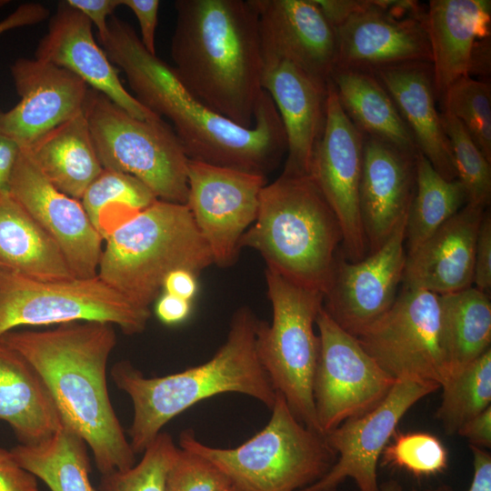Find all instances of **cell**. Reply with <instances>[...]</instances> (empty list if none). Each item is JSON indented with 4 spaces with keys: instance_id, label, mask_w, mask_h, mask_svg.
Instances as JSON below:
<instances>
[{
    "instance_id": "obj_1",
    "label": "cell",
    "mask_w": 491,
    "mask_h": 491,
    "mask_svg": "<svg viewBox=\"0 0 491 491\" xmlns=\"http://www.w3.org/2000/svg\"><path fill=\"white\" fill-rule=\"evenodd\" d=\"M98 39L111 63L125 74L134 96L171 122L189 159L266 175L286 154L285 129L266 91L254 126L242 127L191 95L172 67L150 54L124 20L111 15L106 34Z\"/></svg>"
},
{
    "instance_id": "obj_2",
    "label": "cell",
    "mask_w": 491,
    "mask_h": 491,
    "mask_svg": "<svg viewBox=\"0 0 491 491\" xmlns=\"http://www.w3.org/2000/svg\"><path fill=\"white\" fill-rule=\"evenodd\" d=\"M0 340L40 375L63 425L85 441L101 475L135 464L107 388V361L116 344L113 325L68 323L44 331H9Z\"/></svg>"
},
{
    "instance_id": "obj_3",
    "label": "cell",
    "mask_w": 491,
    "mask_h": 491,
    "mask_svg": "<svg viewBox=\"0 0 491 491\" xmlns=\"http://www.w3.org/2000/svg\"><path fill=\"white\" fill-rule=\"evenodd\" d=\"M172 70L212 112L254 126L264 93V56L253 0H176Z\"/></svg>"
},
{
    "instance_id": "obj_4",
    "label": "cell",
    "mask_w": 491,
    "mask_h": 491,
    "mask_svg": "<svg viewBox=\"0 0 491 491\" xmlns=\"http://www.w3.org/2000/svg\"><path fill=\"white\" fill-rule=\"evenodd\" d=\"M258 320L248 307L239 308L225 342L212 358L177 373L147 377L128 361L115 364L112 379L133 404L128 435L135 455L143 453L171 419L214 396L243 394L271 410L276 392L257 357Z\"/></svg>"
},
{
    "instance_id": "obj_5",
    "label": "cell",
    "mask_w": 491,
    "mask_h": 491,
    "mask_svg": "<svg viewBox=\"0 0 491 491\" xmlns=\"http://www.w3.org/2000/svg\"><path fill=\"white\" fill-rule=\"evenodd\" d=\"M340 245L339 222L310 175L282 174L266 185L256 218L240 241L263 256L266 268L323 294Z\"/></svg>"
},
{
    "instance_id": "obj_6",
    "label": "cell",
    "mask_w": 491,
    "mask_h": 491,
    "mask_svg": "<svg viewBox=\"0 0 491 491\" xmlns=\"http://www.w3.org/2000/svg\"><path fill=\"white\" fill-rule=\"evenodd\" d=\"M97 276L133 305L150 309L165 276L214 264L186 205L156 199L105 237Z\"/></svg>"
},
{
    "instance_id": "obj_7",
    "label": "cell",
    "mask_w": 491,
    "mask_h": 491,
    "mask_svg": "<svg viewBox=\"0 0 491 491\" xmlns=\"http://www.w3.org/2000/svg\"><path fill=\"white\" fill-rule=\"evenodd\" d=\"M266 426L240 446H207L190 430L181 433L179 447L196 453L247 491H301L321 479L337 455L325 435L303 425L276 392Z\"/></svg>"
},
{
    "instance_id": "obj_8",
    "label": "cell",
    "mask_w": 491,
    "mask_h": 491,
    "mask_svg": "<svg viewBox=\"0 0 491 491\" xmlns=\"http://www.w3.org/2000/svg\"><path fill=\"white\" fill-rule=\"evenodd\" d=\"M265 275L272 322L258 320L257 357L275 391L284 396L294 416L320 433L313 381L320 351L315 326L324 294L293 283L268 268Z\"/></svg>"
},
{
    "instance_id": "obj_9",
    "label": "cell",
    "mask_w": 491,
    "mask_h": 491,
    "mask_svg": "<svg viewBox=\"0 0 491 491\" xmlns=\"http://www.w3.org/2000/svg\"><path fill=\"white\" fill-rule=\"evenodd\" d=\"M84 113L104 169L135 177L159 200L186 205L189 158L167 122L136 118L94 89Z\"/></svg>"
},
{
    "instance_id": "obj_10",
    "label": "cell",
    "mask_w": 491,
    "mask_h": 491,
    "mask_svg": "<svg viewBox=\"0 0 491 491\" xmlns=\"http://www.w3.org/2000/svg\"><path fill=\"white\" fill-rule=\"evenodd\" d=\"M150 316L97 276L38 280L0 270V336L22 326L75 322L107 323L134 335L145 330Z\"/></svg>"
},
{
    "instance_id": "obj_11",
    "label": "cell",
    "mask_w": 491,
    "mask_h": 491,
    "mask_svg": "<svg viewBox=\"0 0 491 491\" xmlns=\"http://www.w3.org/2000/svg\"><path fill=\"white\" fill-rule=\"evenodd\" d=\"M316 326L320 351L313 381V398L319 431L326 436L344 421L377 406L396 380L323 307Z\"/></svg>"
},
{
    "instance_id": "obj_12",
    "label": "cell",
    "mask_w": 491,
    "mask_h": 491,
    "mask_svg": "<svg viewBox=\"0 0 491 491\" xmlns=\"http://www.w3.org/2000/svg\"><path fill=\"white\" fill-rule=\"evenodd\" d=\"M356 339L396 380L441 387L446 379L439 295L402 286L389 310Z\"/></svg>"
},
{
    "instance_id": "obj_13",
    "label": "cell",
    "mask_w": 491,
    "mask_h": 491,
    "mask_svg": "<svg viewBox=\"0 0 491 491\" xmlns=\"http://www.w3.org/2000/svg\"><path fill=\"white\" fill-rule=\"evenodd\" d=\"M188 206L214 264L231 266L255 222L266 175L189 159Z\"/></svg>"
},
{
    "instance_id": "obj_14",
    "label": "cell",
    "mask_w": 491,
    "mask_h": 491,
    "mask_svg": "<svg viewBox=\"0 0 491 491\" xmlns=\"http://www.w3.org/2000/svg\"><path fill=\"white\" fill-rule=\"evenodd\" d=\"M439 388L429 382L396 380L377 406L326 435L336 460L321 479L301 491H336L348 478L358 491H376L378 462L398 423L414 405Z\"/></svg>"
},
{
    "instance_id": "obj_15",
    "label": "cell",
    "mask_w": 491,
    "mask_h": 491,
    "mask_svg": "<svg viewBox=\"0 0 491 491\" xmlns=\"http://www.w3.org/2000/svg\"><path fill=\"white\" fill-rule=\"evenodd\" d=\"M363 147L364 135L346 115L330 81L325 129L314 151L310 175L339 222L342 255L350 262L365 258L368 251L359 209Z\"/></svg>"
},
{
    "instance_id": "obj_16",
    "label": "cell",
    "mask_w": 491,
    "mask_h": 491,
    "mask_svg": "<svg viewBox=\"0 0 491 491\" xmlns=\"http://www.w3.org/2000/svg\"><path fill=\"white\" fill-rule=\"evenodd\" d=\"M407 215L386 241L365 258L350 262L338 253L323 308L345 331L357 337L392 306L403 280Z\"/></svg>"
},
{
    "instance_id": "obj_17",
    "label": "cell",
    "mask_w": 491,
    "mask_h": 491,
    "mask_svg": "<svg viewBox=\"0 0 491 491\" xmlns=\"http://www.w3.org/2000/svg\"><path fill=\"white\" fill-rule=\"evenodd\" d=\"M8 192L55 243L74 277L97 276L102 235L80 200L55 188L26 148H20Z\"/></svg>"
},
{
    "instance_id": "obj_18",
    "label": "cell",
    "mask_w": 491,
    "mask_h": 491,
    "mask_svg": "<svg viewBox=\"0 0 491 491\" xmlns=\"http://www.w3.org/2000/svg\"><path fill=\"white\" fill-rule=\"evenodd\" d=\"M10 72L20 101L0 112V134L20 148L84 112L89 88L71 72L35 58L17 59Z\"/></svg>"
},
{
    "instance_id": "obj_19",
    "label": "cell",
    "mask_w": 491,
    "mask_h": 491,
    "mask_svg": "<svg viewBox=\"0 0 491 491\" xmlns=\"http://www.w3.org/2000/svg\"><path fill=\"white\" fill-rule=\"evenodd\" d=\"M337 57L335 68L370 71L410 61L432 63L426 29V10L396 15L380 0L366 5L335 29Z\"/></svg>"
},
{
    "instance_id": "obj_20",
    "label": "cell",
    "mask_w": 491,
    "mask_h": 491,
    "mask_svg": "<svg viewBox=\"0 0 491 491\" xmlns=\"http://www.w3.org/2000/svg\"><path fill=\"white\" fill-rule=\"evenodd\" d=\"M265 59H284L327 86L337 57L336 35L314 0H253Z\"/></svg>"
},
{
    "instance_id": "obj_21",
    "label": "cell",
    "mask_w": 491,
    "mask_h": 491,
    "mask_svg": "<svg viewBox=\"0 0 491 491\" xmlns=\"http://www.w3.org/2000/svg\"><path fill=\"white\" fill-rule=\"evenodd\" d=\"M92 25L79 10L65 1L59 2L35 58L71 72L136 118L157 117L124 86L117 68L96 44Z\"/></svg>"
},
{
    "instance_id": "obj_22",
    "label": "cell",
    "mask_w": 491,
    "mask_h": 491,
    "mask_svg": "<svg viewBox=\"0 0 491 491\" xmlns=\"http://www.w3.org/2000/svg\"><path fill=\"white\" fill-rule=\"evenodd\" d=\"M418 154L364 135L359 209L369 254L408 215L416 188Z\"/></svg>"
},
{
    "instance_id": "obj_23",
    "label": "cell",
    "mask_w": 491,
    "mask_h": 491,
    "mask_svg": "<svg viewBox=\"0 0 491 491\" xmlns=\"http://www.w3.org/2000/svg\"><path fill=\"white\" fill-rule=\"evenodd\" d=\"M263 89L272 98L286 136L282 174L310 175L315 148L326 125L327 86L284 59L264 60Z\"/></svg>"
},
{
    "instance_id": "obj_24",
    "label": "cell",
    "mask_w": 491,
    "mask_h": 491,
    "mask_svg": "<svg viewBox=\"0 0 491 491\" xmlns=\"http://www.w3.org/2000/svg\"><path fill=\"white\" fill-rule=\"evenodd\" d=\"M486 209L466 204L406 255L403 286L439 296L473 286L476 237Z\"/></svg>"
},
{
    "instance_id": "obj_25",
    "label": "cell",
    "mask_w": 491,
    "mask_h": 491,
    "mask_svg": "<svg viewBox=\"0 0 491 491\" xmlns=\"http://www.w3.org/2000/svg\"><path fill=\"white\" fill-rule=\"evenodd\" d=\"M369 72L391 96L419 153L445 179H456L451 147L436 109L432 63L404 62Z\"/></svg>"
},
{
    "instance_id": "obj_26",
    "label": "cell",
    "mask_w": 491,
    "mask_h": 491,
    "mask_svg": "<svg viewBox=\"0 0 491 491\" xmlns=\"http://www.w3.org/2000/svg\"><path fill=\"white\" fill-rule=\"evenodd\" d=\"M490 16V1H429L426 29L440 103L454 83L468 75L476 42L489 35Z\"/></svg>"
},
{
    "instance_id": "obj_27",
    "label": "cell",
    "mask_w": 491,
    "mask_h": 491,
    "mask_svg": "<svg viewBox=\"0 0 491 491\" xmlns=\"http://www.w3.org/2000/svg\"><path fill=\"white\" fill-rule=\"evenodd\" d=\"M0 419L21 445L38 444L62 426L55 401L36 370L0 340Z\"/></svg>"
},
{
    "instance_id": "obj_28",
    "label": "cell",
    "mask_w": 491,
    "mask_h": 491,
    "mask_svg": "<svg viewBox=\"0 0 491 491\" xmlns=\"http://www.w3.org/2000/svg\"><path fill=\"white\" fill-rule=\"evenodd\" d=\"M0 270L38 280L74 278L55 243L9 192H0Z\"/></svg>"
},
{
    "instance_id": "obj_29",
    "label": "cell",
    "mask_w": 491,
    "mask_h": 491,
    "mask_svg": "<svg viewBox=\"0 0 491 491\" xmlns=\"http://www.w3.org/2000/svg\"><path fill=\"white\" fill-rule=\"evenodd\" d=\"M26 149L51 184L77 200L104 169L84 112Z\"/></svg>"
},
{
    "instance_id": "obj_30",
    "label": "cell",
    "mask_w": 491,
    "mask_h": 491,
    "mask_svg": "<svg viewBox=\"0 0 491 491\" xmlns=\"http://www.w3.org/2000/svg\"><path fill=\"white\" fill-rule=\"evenodd\" d=\"M331 82L346 115L364 135L419 153L391 96L371 72L335 68Z\"/></svg>"
},
{
    "instance_id": "obj_31",
    "label": "cell",
    "mask_w": 491,
    "mask_h": 491,
    "mask_svg": "<svg viewBox=\"0 0 491 491\" xmlns=\"http://www.w3.org/2000/svg\"><path fill=\"white\" fill-rule=\"evenodd\" d=\"M439 297L446 381L491 349V301L474 286Z\"/></svg>"
},
{
    "instance_id": "obj_32",
    "label": "cell",
    "mask_w": 491,
    "mask_h": 491,
    "mask_svg": "<svg viewBox=\"0 0 491 491\" xmlns=\"http://www.w3.org/2000/svg\"><path fill=\"white\" fill-rule=\"evenodd\" d=\"M11 452L51 491H97L90 480L87 445L65 425L47 439L32 446L18 444Z\"/></svg>"
},
{
    "instance_id": "obj_33",
    "label": "cell",
    "mask_w": 491,
    "mask_h": 491,
    "mask_svg": "<svg viewBox=\"0 0 491 491\" xmlns=\"http://www.w3.org/2000/svg\"><path fill=\"white\" fill-rule=\"evenodd\" d=\"M467 204L462 183L445 179L420 153L416 158V188L408 211L405 248L413 253L444 223Z\"/></svg>"
},
{
    "instance_id": "obj_34",
    "label": "cell",
    "mask_w": 491,
    "mask_h": 491,
    "mask_svg": "<svg viewBox=\"0 0 491 491\" xmlns=\"http://www.w3.org/2000/svg\"><path fill=\"white\" fill-rule=\"evenodd\" d=\"M436 416L447 435L456 434L469 419L491 406V349L466 366L442 386Z\"/></svg>"
},
{
    "instance_id": "obj_35",
    "label": "cell",
    "mask_w": 491,
    "mask_h": 491,
    "mask_svg": "<svg viewBox=\"0 0 491 491\" xmlns=\"http://www.w3.org/2000/svg\"><path fill=\"white\" fill-rule=\"evenodd\" d=\"M440 118L451 147L457 179L466 193L467 204L487 208L491 200V163L456 117L442 111Z\"/></svg>"
},
{
    "instance_id": "obj_36",
    "label": "cell",
    "mask_w": 491,
    "mask_h": 491,
    "mask_svg": "<svg viewBox=\"0 0 491 491\" xmlns=\"http://www.w3.org/2000/svg\"><path fill=\"white\" fill-rule=\"evenodd\" d=\"M442 111L456 117L482 154L491 163L490 85L472 76L454 83L440 103Z\"/></svg>"
},
{
    "instance_id": "obj_37",
    "label": "cell",
    "mask_w": 491,
    "mask_h": 491,
    "mask_svg": "<svg viewBox=\"0 0 491 491\" xmlns=\"http://www.w3.org/2000/svg\"><path fill=\"white\" fill-rule=\"evenodd\" d=\"M177 449L172 436L160 432L137 464L101 475L98 491H165L166 475Z\"/></svg>"
},
{
    "instance_id": "obj_38",
    "label": "cell",
    "mask_w": 491,
    "mask_h": 491,
    "mask_svg": "<svg viewBox=\"0 0 491 491\" xmlns=\"http://www.w3.org/2000/svg\"><path fill=\"white\" fill-rule=\"evenodd\" d=\"M380 459L383 466L405 470L416 477H428L446 469L448 453L442 441L430 433L396 430Z\"/></svg>"
},
{
    "instance_id": "obj_39",
    "label": "cell",
    "mask_w": 491,
    "mask_h": 491,
    "mask_svg": "<svg viewBox=\"0 0 491 491\" xmlns=\"http://www.w3.org/2000/svg\"><path fill=\"white\" fill-rule=\"evenodd\" d=\"M156 199L152 191L135 177L103 169L89 185L80 201L91 222L101 234L99 218L105 208L124 205L141 211Z\"/></svg>"
},
{
    "instance_id": "obj_40",
    "label": "cell",
    "mask_w": 491,
    "mask_h": 491,
    "mask_svg": "<svg viewBox=\"0 0 491 491\" xmlns=\"http://www.w3.org/2000/svg\"><path fill=\"white\" fill-rule=\"evenodd\" d=\"M233 487L232 480L208 459L178 447L165 491H231Z\"/></svg>"
},
{
    "instance_id": "obj_41",
    "label": "cell",
    "mask_w": 491,
    "mask_h": 491,
    "mask_svg": "<svg viewBox=\"0 0 491 491\" xmlns=\"http://www.w3.org/2000/svg\"><path fill=\"white\" fill-rule=\"evenodd\" d=\"M474 287L490 295L491 291V215L486 209L478 229L474 266Z\"/></svg>"
},
{
    "instance_id": "obj_42",
    "label": "cell",
    "mask_w": 491,
    "mask_h": 491,
    "mask_svg": "<svg viewBox=\"0 0 491 491\" xmlns=\"http://www.w3.org/2000/svg\"><path fill=\"white\" fill-rule=\"evenodd\" d=\"M0 491H39L37 478L22 467L11 450L0 447Z\"/></svg>"
},
{
    "instance_id": "obj_43",
    "label": "cell",
    "mask_w": 491,
    "mask_h": 491,
    "mask_svg": "<svg viewBox=\"0 0 491 491\" xmlns=\"http://www.w3.org/2000/svg\"><path fill=\"white\" fill-rule=\"evenodd\" d=\"M121 5L128 7L135 15L141 33V42L152 55L155 54V36L158 20L160 1L158 0H121Z\"/></svg>"
},
{
    "instance_id": "obj_44",
    "label": "cell",
    "mask_w": 491,
    "mask_h": 491,
    "mask_svg": "<svg viewBox=\"0 0 491 491\" xmlns=\"http://www.w3.org/2000/svg\"><path fill=\"white\" fill-rule=\"evenodd\" d=\"M69 5L85 15L97 28L98 38L107 32L108 16H111L121 0H66Z\"/></svg>"
},
{
    "instance_id": "obj_45",
    "label": "cell",
    "mask_w": 491,
    "mask_h": 491,
    "mask_svg": "<svg viewBox=\"0 0 491 491\" xmlns=\"http://www.w3.org/2000/svg\"><path fill=\"white\" fill-rule=\"evenodd\" d=\"M473 456V477L467 491H491V455L484 448L469 446ZM424 491H455L451 486L440 485Z\"/></svg>"
},
{
    "instance_id": "obj_46",
    "label": "cell",
    "mask_w": 491,
    "mask_h": 491,
    "mask_svg": "<svg viewBox=\"0 0 491 491\" xmlns=\"http://www.w3.org/2000/svg\"><path fill=\"white\" fill-rule=\"evenodd\" d=\"M456 434L466 438L469 446L490 449L491 406L463 424Z\"/></svg>"
},
{
    "instance_id": "obj_47",
    "label": "cell",
    "mask_w": 491,
    "mask_h": 491,
    "mask_svg": "<svg viewBox=\"0 0 491 491\" xmlns=\"http://www.w3.org/2000/svg\"><path fill=\"white\" fill-rule=\"evenodd\" d=\"M48 15V9L41 4H22L0 21V35L14 28L36 25L47 19Z\"/></svg>"
},
{
    "instance_id": "obj_48",
    "label": "cell",
    "mask_w": 491,
    "mask_h": 491,
    "mask_svg": "<svg viewBox=\"0 0 491 491\" xmlns=\"http://www.w3.org/2000/svg\"><path fill=\"white\" fill-rule=\"evenodd\" d=\"M155 311L162 323L168 326L177 325L189 316L191 301L164 293L157 297Z\"/></svg>"
},
{
    "instance_id": "obj_49",
    "label": "cell",
    "mask_w": 491,
    "mask_h": 491,
    "mask_svg": "<svg viewBox=\"0 0 491 491\" xmlns=\"http://www.w3.org/2000/svg\"><path fill=\"white\" fill-rule=\"evenodd\" d=\"M334 29L362 9L367 0H314Z\"/></svg>"
},
{
    "instance_id": "obj_50",
    "label": "cell",
    "mask_w": 491,
    "mask_h": 491,
    "mask_svg": "<svg viewBox=\"0 0 491 491\" xmlns=\"http://www.w3.org/2000/svg\"><path fill=\"white\" fill-rule=\"evenodd\" d=\"M196 276L187 269L173 270L165 276L162 289L164 293L192 301L197 292Z\"/></svg>"
},
{
    "instance_id": "obj_51",
    "label": "cell",
    "mask_w": 491,
    "mask_h": 491,
    "mask_svg": "<svg viewBox=\"0 0 491 491\" xmlns=\"http://www.w3.org/2000/svg\"><path fill=\"white\" fill-rule=\"evenodd\" d=\"M20 152V146L0 134V192H8L10 178Z\"/></svg>"
},
{
    "instance_id": "obj_52",
    "label": "cell",
    "mask_w": 491,
    "mask_h": 491,
    "mask_svg": "<svg viewBox=\"0 0 491 491\" xmlns=\"http://www.w3.org/2000/svg\"><path fill=\"white\" fill-rule=\"evenodd\" d=\"M358 491V490H356ZM376 491H406L402 484L395 479H389L379 484ZM410 491H417L412 488Z\"/></svg>"
},
{
    "instance_id": "obj_53",
    "label": "cell",
    "mask_w": 491,
    "mask_h": 491,
    "mask_svg": "<svg viewBox=\"0 0 491 491\" xmlns=\"http://www.w3.org/2000/svg\"><path fill=\"white\" fill-rule=\"evenodd\" d=\"M231 491H247V490H245V489L234 485V487L232 488Z\"/></svg>"
}]
</instances>
